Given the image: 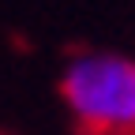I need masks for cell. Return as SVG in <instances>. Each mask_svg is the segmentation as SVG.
I'll return each mask as SVG.
<instances>
[{
	"label": "cell",
	"instance_id": "cell-1",
	"mask_svg": "<svg viewBox=\"0 0 135 135\" xmlns=\"http://www.w3.org/2000/svg\"><path fill=\"white\" fill-rule=\"evenodd\" d=\"M60 94L83 128L135 135V60L120 53H79L68 60Z\"/></svg>",
	"mask_w": 135,
	"mask_h": 135
}]
</instances>
